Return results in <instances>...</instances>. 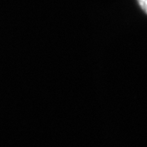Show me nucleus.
Instances as JSON below:
<instances>
[{"mask_svg": "<svg viewBox=\"0 0 147 147\" xmlns=\"http://www.w3.org/2000/svg\"><path fill=\"white\" fill-rule=\"evenodd\" d=\"M137 2L142 10L147 14V0H137Z\"/></svg>", "mask_w": 147, "mask_h": 147, "instance_id": "obj_1", "label": "nucleus"}]
</instances>
